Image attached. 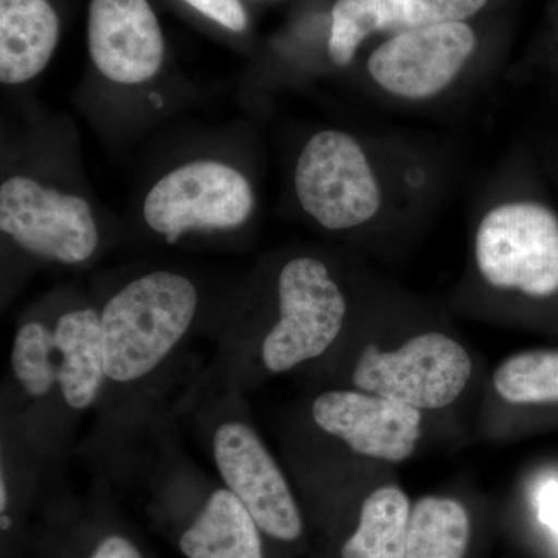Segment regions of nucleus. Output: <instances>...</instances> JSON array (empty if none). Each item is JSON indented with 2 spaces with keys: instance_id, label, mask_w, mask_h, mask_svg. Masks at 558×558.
<instances>
[{
  "instance_id": "1",
  "label": "nucleus",
  "mask_w": 558,
  "mask_h": 558,
  "mask_svg": "<svg viewBox=\"0 0 558 558\" xmlns=\"http://www.w3.org/2000/svg\"><path fill=\"white\" fill-rule=\"evenodd\" d=\"M349 303L325 259L295 255L253 270L220 304L218 347L180 399L179 413L223 392L325 359L347 328Z\"/></svg>"
},
{
  "instance_id": "2",
  "label": "nucleus",
  "mask_w": 558,
  "mask_h": 558,
  "mask_svg": "<svg viewBox=\"0 0 558 558\" xmlns=\"http://www.w3.org/2000/svg\"><path fill=\"white\" fill-rule=\"evenodd\" d=\"M100 312L105 391L97 446L121 444L153 427L156 396L204 323H218L202 279L161 266L120 275L92 293Z\"/></svg>"
},
{
  "instance_id": "3",
  "label": "nucleus",
  "mask_w": 558,
  "mask_h": 558,
  "mask_svg": "<svg viewBox=\"0 0 558 558\" xmlns=\"http://www.w3.org/2000/svg\"><path fill=\"white\" fill-rule=\"evenodd\" d=\"M100 312L78 288L51 290L17 319L3 385L2 417L60 461L105 391Z\"/></svg>"
},
{
  "instance_id": "4",
  "label": "nucleus",
  "mask_w": 558,
  "mask_h": 558,
  "mask_svg": "<svg viewBox=\"0 0 558 558\" xmlns=\"http://www.w3.org/2000/svg\"><path fill=\"white\" fill-rule=\"evenodd\" d=\"M0 234L3 256L28 266L80 269L108 245V230L87 194L47 172L24 168L2 175Z\"/></svg>"
},
{
  "instance_id": "5",
  "label": "nucleus",
  "mask_w": 558,
  "mask_h": 558,
  "mask_svg": "<svg viewBox=\"0 0 558 558\" xmlns=\"http://www.w3.org/2000/svg\"><path fill=\"white\" fill-rule=\"evenodd\" d=\"M244 398L240 392L209 396L186 414L219 483L240 499L266 537L290 545L303 537V513Z\"/></svg>"
},
{
  "instance_id": "6",
  "label": "nucleus",
  "mask_w": 558,
  "mask_h": 558,
  "mask_svg": "<svg viewBox=\"0 0 558 558\" xmlns=\"http://www.w3.org/2000/svg\"><path fill=\"white\" fill-rule=\"evenodd\" d=\"M256 190L241 165L222 156L180 160L149 183L142 226L167 245L240 233L256 211Z\"/></svg>"
},
{
  "instance_id": "7",
  "label": "nucleus",
  "mask_w": 558,
  "mask_h": 558,
  "mask_svg": "<svg viewBox=\"0 0 558 558\" xmlns=\"http://www.w3.org/2000/svg\"><path fill=\"white\" fill-rule=\"evenodd\" d=\"M472 371V359L459 341L447 333L424 332L391 351L374 344L363 349L352 365L349 385L424 413L457 402Z\"/></svg>"
},
{
  "instance_id": "8",
  "label": "nucleus",
  "mask_w": 558,
  "mask_h": 558,
  "mask_svg": "<svg viewBox=\"0 0 558 558\" xmlns=\"http://www.w3.org/2000/svg\"><path fill=\"white\" fill-rule=\"evenodd\" d=\"M475 258L487 284L534 299L558 293V216L538 202H506L481 220Z\"/></svg>"
},
{
  "instance_id": "9",
  "label": "nucleus",
  "mask_w": 558,
  "mask_h": 558,
  "mask_svg": "<svg viewBox=\"0 0 558 558\" xmlns=\"http://www.w3.org/2000/svg\"><path fill=\"white\" fill-rule=\"evenodd\" d=\"M293 189L301 209L328 231L357 229L381 204L365 150L343 131H319L307 140L296 159Z\"/></svg>"
},
{
  "instance_id": "10",
  "label": "nucleus",
  "mask_w": 558,
  "mask_h": 558,
  "mask_svg": "<svg viewBox=\"0 0 558 558\" xmlns=\"http://www.w3.org/2000/svg\"><path fill=\"white\" fill-rule=\"evenodd\" d=\"M307 417L318 435L355 457L389 464L409 461L422 436V411L352 387L319 391Z\"/></svg>"
},
{
  "instance_id": "11",
  "label": "nucleus",
  "mask_w": 558,
  "mask_h": 558,
  "mask_svg": "<svg viewBox=\"0 0 558 558\" xmlns=\"http://www.w3.org/2000/svg\"><path fill=\"white\" fill-rule=\"evenodd\" d=\"M87 53L110 86L140 89L159 78L168 43L150 0H89Z\"/></svg>"
},
{
  "instance_id": "12",
  "label": "nucleus",
  "mask_w": 558,
  "mask_h": 558,
  "mask_svg": "<svg viewBox=\"0 0 558 558\" xmlns=\"http://www.w3.org/2000/svg\"><path fill=\"white\" fill-rule=\"evenodd\" d=\"M476 47L465 22L399 32L371 53L368 72L396 97L424 100L449 87Z\"/></svg>"
},
{
  "instance_id": "13",
  "label": "nucleus",
  "mask_w": 558,
  "mask_h": 558,
  "mask_svg": "<svg viewBox=\"0 0 558 558\" xmlns=\"http://www.w3.org/2000/svg\"><path fill=\"white\" fill-rule=\"evenodd\" d=\"M186 472L196 506L179 531L183 557L266 558V535L240 499L222 484L213 483L190 459Z\"/></svg>"
},
{
  "instance_id": "14",
  "label": "nucleus",
  "mask_w": 558,
  "mask_h": 558,
  "mask_svg": "<svg viewBox=\"0 0 558 558\" xmlns=\"http://www.w3.org/2000/svg\"><path fill=\"white\" fill-rule=\"evenodd\" d=\"M54 0H0V83L25 86L47 69L60 46Z\"/></svg>"
},
{
  "instance_id": "15",
  "label": "nucleus",
  "mask_w": 558,
  "mask_h": 558,
  "mask_svg": "<svg viewBox=\"0 0 558 558\" xmlns=\"http://www.w3.org/2000/svg\"><path fill=\"white\" fill-rule=\"evenodd\" d=\"M411 508L399 486L374 488L360 506L357 526L341 545L340 558H405Z\"/></svg>"
},
{
  "instance_id": "16",
  "label": "nucleus",
  "mask_w": 558,
  "mask_h": 558,
  "mask_svg": "<svg viewBox=\"0 0 558 558\" xmlns=\"http://www.w3.org/2000/svg\"><path fill=\"white\" fill-rule=\"evenodd\" d=\"M472 523L457 498L429 495L411 508L405 558H465Z\"/></svg>"
},
{
  "instance_id": "17",
  "label": "nucleus",
  "mask_w": 558,
  "mask_h": 558,
  "mask_svg": "<svg viewBox=\"0 0 558 558\" xmlns=\"http://www.w3.org/2000/svg\"><path fill=\"white\" fill-rule=\"evenodd\" d=\"M403 31H409L403 0H336L330 10V61L347 68L368 36Z\"/></svg>"
},
{
  "instance_id": "18",
  "label": "nucleus",
  "mask_w": 558,
  "mask_h": 558,
  "mask_svg": "<svg viewBox=\"0 0 558 558\" xmlns=\"http://www.w3.org/2000/svg\"><path fill=\"white\" fill-rule=\"evenodd\" d=\"M494 388L510 405L558 403V349H531L502 360Z\"/></svg>"
},
{
  "instance_id": "19",
  "label": "nucleus",
  "mask_w": 558,
  "mask_h": 558,
  "mask_svg": "<svg viewBox=\"0 0 558 558\" xmlns=\"http://www.w3.org/2000/svg\"><path fill=\"white\" fill-rule=\"evenodd\" d=\"M487 0H403L410 28L464 22L484 9Z\"/></svg>"
},
{
  "instance_id": "20",
  "label": "nucleus",
  "mask_w": 558,
  "mask_h": 558,
  "mask_svg": "<svg viewBox=\"0 0 558 558\" xmlns=\"http://www.w3.org/2000/svg\"><path fill=\"white\" fill-rule=\"evenodd\" d=\"M179 2L202 20L230 35L242 36L248 32L250 14L245 0H179Z\"/></svg>"
},
{
  "instance_id": "21",
  "label": "nucleus",
  "mask_w": 558,
  "mask_h": 558,
  "mask_svg": "<svg viewBox=\"0 0 558 558\" xmlns=\"http://www.w3.org/2000/svg\"><path fill=\"white\" fill-rule=\"evenodd\" d=\"M86 558H146L137 543L121 532H108L92 546Z\"/></svg>"
},
{
  "instance_id": "22",
  "label": "nucleus",
  "mask_w": 558,
  "mask_h": 558,
  "mask_svg": "<svg viewBox=\"0 0 558 558\" xmlns=\"http://www.w3.org/2000/svg\"><path fill=\"white\" fill-rule=\"evenodd\" d=\"M539 517L558 534V484L549 483L539 494Z\"/></svg>"
}]
</instances>
